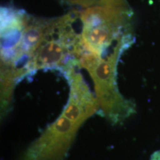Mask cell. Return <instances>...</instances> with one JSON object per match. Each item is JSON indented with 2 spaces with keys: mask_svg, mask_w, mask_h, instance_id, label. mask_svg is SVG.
Returning a JSON list of instances; mask_svg holds the SVG:
<instances>
[{
  "mask_svg": "<svg viewBox=\"0 0 160 160\" xmlns=\"http://www.w3.org/2000/svg\"><path fill=\"white\" fill-rule=\"evenodd\" d=\"M122 41L119 40L107 58H100L87 69L94 83L99 111L113 125L121 122L128 115L130 108L127 102L119 94L116 81L117 62L123 47Z\"/></svg>",
  "mask_w": 160,
  "mask_h": 160,
  "instance_id": "1",
  "label": "cell"
},
{
  "mask_svg": "<svg viewBox=\"0 0 160 160\" xmlns=\"http://www.w3.org/2000/svg\"><path fill=\"white\" fill-rule=\"evenodd\" d=\"M83 124L62 111L28 148L22 160H65Z\"/></svg>",
  "mask_w": 160,
  "mask_h": 160,
  "instance_id": "2",
  "label": "cell"
},
{
  "mask_svg": "<svg viewBox=\"0 0 160 160\" xmlns=\"http://www.w3.org/2000/svg\"><path fill=\"white\" fill-rule=\"evenodd\" d=\"M56 26L59 39L48 40L46 38L44 40L28 60L25 67L27 72L49 68H62L65 71L76 63L75 60H69L68 57L71 54V47L73 50L77 41V35L73 30L58 23L57 20Z\"/></svg>",
  "mask_w": 160,
  "mask_h": 160,
  "instance_id": "3",
  "label": "cell"
},
{
  "mask_svg": "<svg viewBox=\"0 0 160 160\" xmlns=\"http://www.w3.org/2000/svg\"><path fill=\"white\" fill-rule=\"evenodd\" d=\"M67 2L73 5H81L82 7H93L96 5H102L105 0H65Z\"/></svg>",
  "mask_w": 160,
  "mask_h": 160,
  "instance_id": "4",
  "label": "cell"
},
{
  "mask_svg": "<svg viewBox=\"0 0 160 160\" xmlns=\"http://www.w3.org/2000/svg\"><path fill=\"white\" fill-rule=\"evenodd\" d=\"M150 160H160V150L154 152L153 154L151 155Z\"/></svg>",
  "mask_w": 160,
  "mask_h": 160,
  "instance_id": "5",
  "label": "cell"
}]
</instances>
